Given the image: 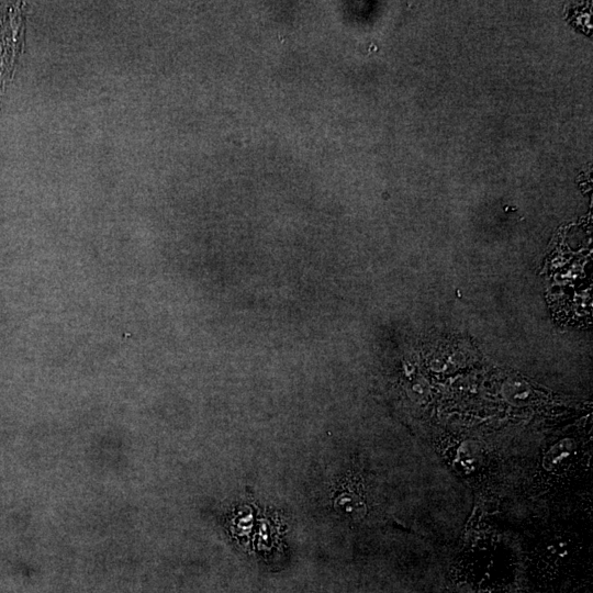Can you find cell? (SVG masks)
Instances as JSON below:
<instances>
[{
  "mask_svg": "<svg viewBox=\"0 0 593 593\" xmlns=\"http://www.w3.org/2000/svg\"><path fill=\"white\" fill-rule=\"evenodd\" d=\"M441 455L459 475L473 484L482 483L492 471V454L475 443H449Z\"/></svg>",
  "mask_w": 593,
  "mask_h": 593,
  "instance_id": "cell-1",
  "label": "cell"
},
{
  "mask_svg": "<svg viewBox=\"0 0 593 593\" xmlns=\"http://www.w3.org/2000/svg\"><path fill=\"white\" fill-rule=\"evenodd\" d=\"M0 81L11 72L14 63L15 51L20 53L23 42V12L20 11L22 3H18L13 22V3H0Z\"/></svg>",
  "mask_w": 593,
  "mask_h": 593,
  "instance_id": "cell-2",
  "label": "cell"
},
{
  "mask_svg": "<svg viewBox=\"0 0 593 593\" xmlns=\"http://www.w3.org/2000/svg\"><path fill=\"white\" fill-rule=\"evenodd\" d=\"M335 507L339 513L357 519L365 516L367 505L363 501L361 484L348 481L342 485L335 499Z\"/></svg>",
  "mask_w": 593,
  "mask_h": 593,
  "instance_id": "cell-3",
  "label": "cell"
}]
</instances>
